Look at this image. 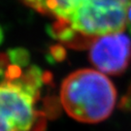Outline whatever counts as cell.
Listing matches in <instances>:
<instances>
[{"mask_svg": "<svg viewBox=\"0 0 131 131\" xmlns=\"http://www.w3.org/2000/svg\"><path fill=\"white\" fill-rule=\"evenodd\" d=\"M3 40H4V32H3V28L0 25V45L2 44Z\"/></svg>", "mask_w": 131, "mask_h": 131, "instance_id": "4fadbf2b", "label": "cell"}, {"mask_svg": "<svg viewBox=\"0 0 131 131\" xmlns=\"http://www.w3.org/2000/svg\"><path fill=\"white\" fill-rule=\"evenodd\" d=\"M66 58V49L61 45H52L49 49L47 59L51 63L61 62Z\"/></svg>", "mask_w": 131, "mask_h": 131, "instance_id": "ba28073f", "label": "cell"}, {"mask_svg": "<svg viewBox=\"0 0 131 131\" xmlns=\"http://www.w3.org/2000/svg\"><path fill=\"white\" fill-rule=\"evenodd\" d=\"M44 72L36 65H32L25 71V73L20 76V78L16 80L28 93H30L35 98H39L40 89L42 88Z\"/></svg>", "mask_w": 131, "mask_h": 131, "instance_id": "8992f818", "label": "cell"}, {"mask_svg": "<svg viewBox=\"0 0 131 131\" xmlns=\"http://www.w3.org/2000/svg\"><path fill=\"white\" fill-rule=\"evenodd\" d=\"M0 131H11L8 124L5 122H3L1 118H0Z\"/></svg>", "mask_w": 131, "mask_h": 131, "instance_id": "8fae6325", "label": "cell"}, {"mask_svg": "<svg viewBox=\"0 0 131 131\" xmlns=\"http://www.w3.org/2000/svg\"><path fill=\"white\" fill-rule=\"evenodd\" d=\"M129 30H130V32H131V27H129Z\"/></svg>", "mask_w": 131, "mask_h": 131, "instance_id": "5bb4252c", "label": "cell"}, {"mask_svg": "<svg viewBox=\"0 0 131 131\" xmlns=\"http://www.w3.org/2000/svg\"><path fill=\"white\" fill-rule=\"evenodd\" d=\"M60 99L71 117L85 123H96L112 114L117 91L104 74L91 69H82L63 81Z\"/></svg>", "mask_w": 131, "mask_h": 131, "instance_id": "7a4b0ae2", "label": "cell"}, {"mask_svg": "<svg viewBox=\"0 0 131 131\" xmlns=\"http://www.w3.org/2000/svg\"><path fill=\"white\" fill-rule=\"evenodd\" d=\"M21 74V70H20V67L18 65H15V64H10L7 66V68L4 71V75L3 78L6 79V81L8 82H13L20 78Z\"/></svg>", "mask_w": 131, "mask_h": 131, "instance_id": "9c48e42d", "label": "cell"}, {"mask_svg": "<svg viewBox=\"0 0 131 131\" xmlns=\"http://www.w3.org/2000/svg\"><path fill=\"white\" fill-rule=\"evenodd\" d=\"M44 15L68 21L85 36L95 37L122 31L127 24L131 0H21Z\"/></svg>", "mask_w": 131, "mask_h": 131, "instance_id": "6da1fadb", "label": "cell"}, {"mask_svg": "<svg viewBox=\"0 0 131 131\" xmlns=\"http://www.w3.org/2000/svg\"><path fill=\"white\" fill-rule=\"evenodd\" d=\"M131 59V40L123 33L99 36L90 45L89 60L99 71L118 75L126 69Z\"/></svg>", "mask_w": 131, "mask_h": 131, "instance_id": "277c9868", "label": "cell"}, {"mask_svg": "<svg viewBox=\"0 0 131 131\" xmlns=\"http://www.w3.org/2000/svg\"><path fill=\"white\" fill-rule=\"evenodd\" d=\"M43 81L45 84H50L52 82V75L50 72H44L43 74Z\"/></svg>", "mask_w": 131, "mask_h": 131, "instance_id": "30bf717a", "label": "cell"}, {"mask_svg": "<svg viewBox=\"0 0 131 131\" xmlns=\"http://www.w3.org/2000/svg\"><path fill=\"white\" fill-rule=\"evenodd\" d=\"M10 62L12 64L21 67H26L30 61V54L24 48H15L8 51Z\"/></svg>", "mask_w": 131, "mask_h": 131, "instance_id": "52a82bcc", "label": "cell"}, {"mask_svg": "<svg viewBox=\"0 0 131 131\" xmlns=\"http://www.w3.org/2000/svg\"><path fill=\"white\" fill-rule=\"evenodd\" d=\"M36 98L16 82L0 84V118L11 131H44V114L34 108Z\"/></svg>", "mask_w": 131, "mask_h": 131, "instance_id": "3957f363", "label": "cell"}, {"mask_svg": "<svg viewBox=\"0 0 131 131\" xmlns=\"http://www.w3.org/2000/svg\"><path fill=\"white\" fill-rule=\"evenodd\" d=\"M127 24L129 25V27H131V6L127 12Z\"/></svg>", "mask_w": 131, "mask_h": 131, "instance_id": "7c38bea8", "label": "cell"}, {"mask_svg": "<svg viewBox=\"0 0 131 131\" xmlns=\"http://www.w3.org/2000/svg\"><path fill=\"white\" fill-rule=\"evenodd\" d=\"M47 32L52 38L68 45L69 47H77L83 34L74 30L70 24L62 19H56L53 24L47 26Z\"/></svg>", "mask_w": 131, "mask_h": 131, "instance_id": "5b68a950", "label": "cell"}]
</instances>
